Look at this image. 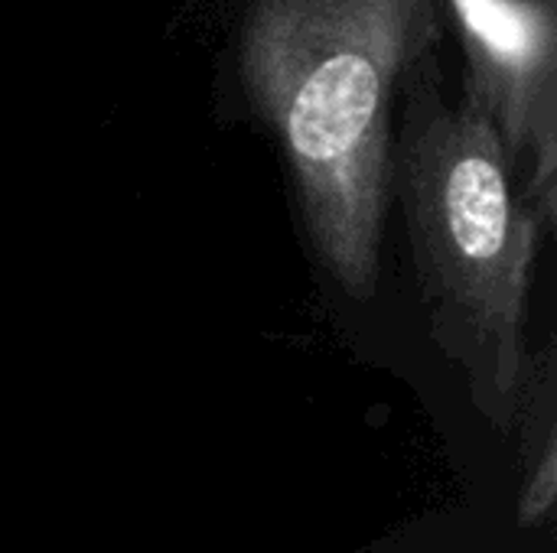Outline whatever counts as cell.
Masks as SVG:
<instances>
[{
    "mask_svg": "<svg viewBox=\"0 0 557 553\" xmlns=\"http://www.w3.org/2000/svg\"><path fill=\"white\" fill-rule=\"evenodd\" d=\"M437 46L398 81L392 192L401 202L434 345L467 378L473 407L512 433L529 368V297L542 215L519 196L490 117L447 101Z\"/></svg>",
    "mask_w": 557,
    "mask_h": 553,
    "instance_id": "obj_2",
    "label": "cell"
},
{
    "mask_svg": "<svg viewBox=\"0 0 557 553\" xmlns=\"http://www.w3.org/2000/svg\"><path fill=\"white\" fill-rule=\"evenodd\" d=\"M470 78L467 98L499 134L519 196L557 228L555 0H444Z\"/></svg>",
    "mask_w": 557,
    "mask_h": 553,
    "instance_id": "obj_3",
    "label": "cell"
},
{
    "mask_svg": "<svg viewBox=\"0 0 557 553\" xmlns=\"http://www.w3.org/2000/svg\"><path fill=\"white\" fill-rule=\"evenodd\" d=\"M444 0H255L242 78L274 127L310 248L352 300L375 297L392 199V108L441 42Z\"/></svg>",
    "mask_w": 557,
    "mask_h": 553,
    "instance_id": "obj_1",
    "label": "cell"
},
{
    "mask_svg": "<svg viewBox=\"0 0 557 553\" xmlns=\"http://www.w3.org/2000/svg\"><path fill=\"white\" fill-rule=\"evenodd\" d=\"M516 430H522V476H519L516 521L522 531H542L552 525L557 505L555 342H545L535 355H529Z\"/></svg>",
    "mask_w": 557,
    "mask_h": 553,
    "instance_id": "obj_4",
    "label": "cell"
}]
</instances>
